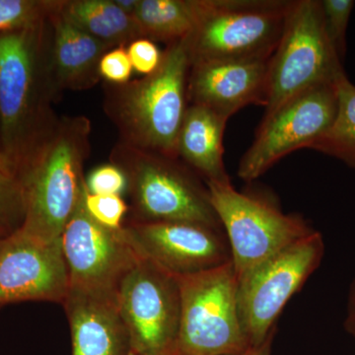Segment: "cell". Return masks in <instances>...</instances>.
<instances>
[{
    "label": "cell",
    "mask_w": 355,
    "mask_h": 355,
    "mask_svg": "<svg viewBox=\"0 0 355 355\" xmlns=\"http://www.w3.org/2000/svg\"><path fill=\"white\" fill-rule=\"evenodd\" d=\"M49 15L0 34V127L4 153L22 182L57 132L62 97L50 62Z\"/></svg>",
    "instance_id": "cell-1"
},
{
    "label": "cell",
    "mask_w": 355,
    "mask_h": 355,
    "mask_svg": "<svg viewBox=\"0 0 355 355\" xmlns=\"http://www.w3.org/2000/svg\"><path fill=\"white\" fill-rule=\"evenodd\" d=\"M191 60L188 39L167 44L154 73L121 85L104 83L105 113L120 141L178 158V137L188 108Z\"/></svg>",
    "instance_id": "cell-2"
},
{
    "label": "cell",
    "mask_w": 355,
    "mask_h": 355,
    "mask_svg": "<svg viewBox=\"0 0 355 355\" xmlns=\"http://www.w3.org/2000/svg\"><path fill=\"white\" fill-rule=\"evenodd\" d=\"M90 135L87 116L60 118L55 137L21 182L27 202L23 234L46 242L60 239L85 190Z\"/></svg>",
    "instance_id": "cell-3"
},
{
    "label": "cell",
    "mask_w": 355,
    "mask_h": 355,
    "mask_svg": "<svg viewBox=\"0 0 355 355\" xmlns=\"http://www.w3.org/2000/svg\"><path fill=\"white\" fill-rule=\"evenodd\" d=\"M110 162L127 177L128 221L191 222L222 229L207 184L180 159L119 141Z\"/></svg>",
    "instance_id": "cell-4"
},
{
    "label": "cell",
    "mask_w": 355,
    "mask_h": 355,
    "mask_svg": "<svg viewBox=\"0 0 355 355\" xmlns=\"http://www.w3.org/2000/svg\"><path fill=\"white\" fill-rule=\"evenodd\" d=\"M177 277L181 322L174 355H238L249 349L238 311L232 261Z\"/></svg>",
    "instance_id": "cell-5"
},
{
    "label": "cell",
    "mask_w": 355,
    "mask_h": 355,
    "mask_svg": "<svg viewBox=\"0 0 355 355\" xmlns=\"http://www.w3.org/2000/svg\"><path fill=\"white\" fill-rule=\"evenodd\" d=\"M294 0H209L188 37L191 64L270 58L282 38Z\"/></svg>",
    "instance_id": "cell-6"
},
{
    "label": "cell",
    "mask_w": 355,
    "mask_h": 355,
    "mask_svg": "<svg viewBox=\"0 0 355 355\" xmlns=\"http://www.w3.org/2000/svg\"><path fill=\"white\" fill-rule=\"evenodd\" d=\"M324 30L320 0H294L268 62L265 114L294 96L345 74Z\"/></svg>",
    "instance_id": "cell-7"
},
{
    "label": "cell",
    "mask_w": 355,
    "mask_h": 355,
    "mask_svg": "<svg viewBox=\"0 0 355 355\" xmlns=\"http://www.w3.org/2000/svg\"><path fill=\"white\" fill-rule=\"evenodd\" d=\"M207 186L227 237L237 279L316 231L303 217L284 214L254 193L238 191L231 182Z\"/></svg>",
    "instance_id": "cell-8"
},
{
    "label": "cell",
    "mask_w": 355,
    "mask_h": 355,
    "mask_svg": "<svg viewBox=\"0 0 355 355\" xmlns=\"http://www.w3.org/2000/svg\"><path fill=\"white\" fill-rule=\"evenodd\" d=\"M324 254V238L316 230L237 279L238 311L250 347L277 330L280 313L319 268Z\"/></svg>",
    "instance_id": "cell-9"
},
{
    "label": "cell",
    "mask_w": 355,
    "mask_h": 355,
    "mask_svg": "<svg viewBox=\"0 0 355 355\" xmlns=\"http://www.w3.org/2000/svg\"><path fill=\"white\" fill-rule=\"evenodd\" d=\"M116 304L133 352L174 355L181 322V291L176 275L139 257L121 282Z\"/></svg>",
    "instance_id": "cell-10"
},
{
    "label": "cell",
    "mask_w": 355,
    "mask_h": 355,
    "mask_svg": "<svg viewBox=\"0 0 355 355\" xmlns=\"http://www.w3.org/2000/svg\"><path fill=\"white\" fill-rule=\"evenodd\" d=\"M336 81L311 88L265 114L238 176L252 182L293 151L311 148L328 132L338 112Z\"/></svg>",
    "instance_id": "cell-11"
},
{
    "label": "cell",
    "mask_w": 355,
    "mask_h": 355,
    "mask_svg": "<svg viewBox=\"0 0 355 355\" xmlns=\"http://www.w3.org/2000/svg\"><path fill=\"white\" fill-rule=\"evenodd\" d=\"M83 197L84 191L60 237L69 289L116 295L139 256L125 241L123 228L111 230L89 216Z\"/></svg>",
    "instance_id": "cell-12"
},
{
    "label": "cell",
    "mask_w": 355,
    "mask_h": 355,
    "mask_svg": "<svg viewBox=\"0 0 355 355\" xmlns=\"http://www.w3.org/2000/svg\"><path fill=\"white\" fill-rule=\"evenodd\" d=\"M121 231L135 253L176 277L205 272L232 261L223 229L191 222L128 220Z\"/></svg>",
    "instance_id": "cell-13"
},
{
    "label": "cell",
    "mask_w": 355,
    "mask_h": 355,
    "mask_svg": "<svg viewBox=\"0 0 355 355\" xmlns=\"http://www.w3.org/2000/svg\"><path fill=\"white\" fill-rule=\"evenodd\" d=\"M69 272L60 239L42 241L17 232L0 250V307L25 301L64 303Z\"/></svg>",
    "instance_id": "cell-14"
},
{
    "label": "cell",
    "mask_w": 355,
    "mask_h": 355,
    "mask_svg": "<svg viewBox=\"0 0 355 355\" xmlns=\"http://www.w3.org/2000/svg\"><path fill=\"white\" fill-rule=\"evenodd\" d=\"M270 60L193 62L187 88L189 104L207 107L227 119L249 105L265 108Z\"/></svg>",
    "instance_id": "cell-15"
},
{
    "label": "cell",
    "mask_w": 355,
    "mask_h": 355,
    "mask_svg": "<svg viewBox=\"0 0 355 355\" xmlns=\"http://www.w3.org/2000/svg\"><path fill=\"white\" fill-rule=\"evenodd\" d=\"M72 355H130L132 342L116 295L69 289L64 303Z\"/></svg>",
    "instance_id": "cell-16"
},
{
    "label": "cell",
    "mask_w": 355,
    "mask_h": 355,
    "mask_svg": "<svg viewBox=\"0 0 355 355\" xmlns=\"http://www.w3.org/2000/svg\"><path fill=\"white\" fill-rule=\"evenodd\" d=\"M49 21L51 69L60 94L94 87L102 80L101 58L112 49L67 20L58 9V0H55Z\"/></svg>",
    "instance_id": "cell-17"
},
{
    "label": "cell",
    "mask_w": 355,
    "mask_h": 355,
    "mask_svg": "<svg viewBox=\"0 0 355 355\" xmlns=\"http://www.w3.org/2000/svg\"><path fill=\"white\" fill-rule=\"evenodd\" d=\"M229 119L200 105L189 104L178 137V158L205 183L230 181L223 160Z\"/></svg>",
    "instance_id": "cell-18"
},
{
    "label": "cell",
    "mask_w": 355,
    "mask_h": 355,
    "mask_svg": "<svg viewBox=\"0 0 355 355\" xmlns=\"http://www.w3.org/2000/svg\"><path fill=\"white\" fill-rule=\"evenodd\" d=\"M62 15L111 49L128 46L141 38L135 18L121 10L114 0H58Z\"/></svg>",
    "instance_id": "cell-19"
},
{
    "label": "cell",
    "mask_w": 355,
    "mask_h": 355,
    "mask_svg": "<svg viewBox=\"0 0 355 355\" xmlns=\"http://www.w3.org/2000/svg\"><path fill=\"white\" fill-rule=\"evenodd\" d=\"M209 0H139L135 20L141 38L169 44L197 29Z\"/></svg>",
    "instance_id": "cell-20"
},
{
    "label": "cell",
    "mask_w": 355,
    "mask_h": 355,
    "mask_svg": "<svg viewBox=\"0 0 355 355\" xmlns=\"http://www.w3.org/2000/svg\"><path fill=\"white\" fill-rule=\"evenodd\" d=\"M338 112L328 132L311 149L338 159L355 170V85L347 74L336 80Z\"/></svg>",
    "instance_id": "cell-21"
},
{
    "label": "cell",
    "mask_w": 355,
    "mask_h": 355,
    "mask_svg": "<svg viewBox=\"0 0 355 355\" xmlns=\"http://www.w3.org/2000/svg\"><path fill=\"white\" fill-rule=\"evenodd\" d=\"M26 211L22 183L15 178L0 176V241L19 232L24 225Z\"/></svg>",
    "instance_id": "cell-22"
},
{
    "label": "cell",
    "mask_w": 355,
    "mask_h": 355,
    "mask_svg": "<svg viewBox=\"0 0 355 355\" xmlns=\"http://www.w3.org/2000/svg\"><path fill=\"white\" fill-rule=\"evenodd\" d=\"M55 0H0V34L31 25L50 14Z\"/></svg>",
    "instance_id": "cell-23"
},
{
    "label": "cell",
    "mask_w": 355,
    "mask_h": 355,
    "mask_svg": "<svg viewBox=\"0 0 355 355\" xmlns=\"http://www.w3.org/2000/svg\"><path fill=\"white\" fill-rule=\"evenodd\" d=\"M324 30L329 41L340 60H345L347 53V32L354 0H320Z\"/></svg>",
    "instance_id": "cell-24"
},
{
    "label": "cell",
    "mask_w": 355,
    "mask_h": 355,
    "mask_svg": "<svg viewBox=\"0 0 355 355\" xmlns=\"http://www.w3.org/2000/svg\"><path fill=\"white\" fill-rule=\"evenodd\" d=\"M84 207L89 216L104 227L121 230L130 212L128 203L123 197L116 195H93L87 188L84 191Z\"/></svg>",
    "instance_id": "cell-25"
},
{
    "label": "cell",
    "mask_w": 355,
    "mask_h": 355,
    "mask_svg": "<svg viewBox=\"0 0 355 355\" xmlns=\"http://www.w3.org/2000/svg\"><path fill=\"white\" fill-rule=\"evenodd\" d=\"M87 191L93 195H116L123 197L128 193L125 173L113 163L100 165L85 177Z\"/></svg>",
    "instance_id": "cell-26"
},
{
    "label": "cell",
    "mask_w": 355,
    "mask_h": 355,
    "mask_svg": "<svg viewBox=\"0 0 355 355\" xmlns=\"http://www.w3.org/2000/svg\"><path fill=\"white\" fill-rule=\"evenodd\" d=\"M132 70L127 46H116L107 51L99 64L102 80L113 85H121L130 81Z\"/></svg>",
    "instance_id": "cell-27"
},
{
    "label": "cell",
    "mask_w": 355,
    "mask_h": 355,
    "mask_svg": "<svg viewBox=\"0 0 355 355\" xmlns=\"http://www.w3.org/2000/svg\"><path fill=\"white\" fill-rule=\"evenodd\" d=\"M127 51L133 70L142 77L154 73L162 62L163 51L149 39L135 40L128 44Z\"/></svg>",
    "instance_id": "cell-28"
},
{
    "label": "cell",
    "mask_w": 355,
    "mask_h": 355,
    "mask_svg": "<svg viewBox=\"0 0 355 355\" xmlns=\"http://www.w3.org/2000/svg\"><path fill=\"white\" fill-rule=\"evenodd\" d=\"M345 328L355 338V279L350 286Z\"/></svg>",
    "instance_id": "cell-29"
},
{
    "label": "cell",
    "mask_w": 355,
    "mask_h": 355,
    "mask_svg": "<svg viewBox=\"0 0 355 355\" xmlns=\"http://www.w3.org/2000/svg\"><path fill=\"white\" fill-rule=\"evenodd\" d=\"M277 330L272 331L265 342L257 347H250L244 352L238 355H272L273 338H275Z\"/></svg>",
    "instance_id": "cell-30"
},
{
    "label": "cell",
    "mask_w": 355,
    "mask_h": 355,
    "mask_svg": "<svg viewBox=\"0 0 355 355\" xmlns=\"http://www.w3.org/2000/svg\"><path fill=\"white\" fill-rule=\"evenodd\" d=\"M0 176L15 178L16 179L12 166H11L6 153H4L1 127H0Z\"/></svg>",
    "instance_id": "cell-31"
},
{
    "label": "cell",
    "mask_w": 355,
    "mask_h": 355,
    "mask_svg": "<svg viewBox=\"0 0 355 355\" xmlns=\"http://www.w3.org/2000/svg\"><path fill=\"white\" fill-rule=\"evenodd\" d=\"M116 6L120 7L121 10L135 18L137 7H139V0H114Z\"/></svg>",
    "instance_id": "cell-32"
},
{
    "label": "cell",
    "mask_w": 355,
    "mask_h": 355,
    "mask_svg": "<svg viewBox=\"0 0 355 355\" xmlns=\"http://www.w3.org/2000/svg\"><path fill=\"white\" fill-rule=\"evenodd\" d=\"M4 241H6V240H2V241H0V250H1L2 246H3Z\"/></svg>",
    "instance_id": "cell-33"
},
{
    "label": "cell",
    "mask_w": 355,
    "mask_h": 355,
    "mask_svg": "<svg viewBox=\"0 0 355 355\" xmlns=\"http://www.w3.org/2000/svg\"><path fill=\"white\" fill-rule=\"evenodd\" d=\"M130 355H144V354H137V352H130Z\"/></svg>",
    "instance_id": "cell-34"
},
{
    "label": "cell",
    "mask_w": 355,
    "mask_h": 355,
    "mask_svg": "<svg viewBox=\"0 0 355 355\" xmlns=\"http://www.w3.org/2000/svg\"><path fill=\"white\" fill-rule=\"evenodd\" d=\"M0 309H1V307H0Z\"/></svg>",
    "instance_id": "cell-35"
}]
</instances>
